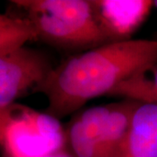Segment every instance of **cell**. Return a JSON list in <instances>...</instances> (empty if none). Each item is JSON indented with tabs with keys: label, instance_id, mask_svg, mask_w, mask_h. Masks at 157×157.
<instances>
[{
	"label": "cell",
	"instance_id": "cell-1",
	"mask_svg": "<svg viewBox=\"0 0 157 157\" xmlns=\"http://www.w3.org/2000/svg\"><path fill=\"white\" fill-rule=\"evenodd\" d=\"M154 64H157V40L111 42L62 61L34 93L46 97L45 113L59 120L92 99L108 95L125 79Z\"/></svg>",
	"mask_w": 157,
	"mask_h": 157
},
{
	"label": "cell",
	"instance_id": "cell-2",
	"mask_svg": "<svg viewBox=\"0 0 157 157\" xmlns=\"http://www.w3.org/2000/svg\"><path fill=\"white\" fill-rule=\"evenodd\" d=\"M33 24L38 39L67 50L92 49L109 43L96 20L91 1L14 0Z\"/></svg>",
	"mask_w": 157,
	"mask_h": 157
},
{
	"label": "cell",
	"instance_id": "cell-3",
	"mask_svg": "<svg viewBox=\"0 0 157 157\" xmlns=\"http://www.w3.org/2000/svg\"><path fill=\"white\" fill-rule=\"evenodd\" d=\"M59 119L16 104L0 111V144L8 157H42L65 147Z\"/></svg>",
	"mask_w": 157,
	"mask_h": 157
},
{
	"label": "cell",
	"instance_id": "cell-4",
	"mask_svg": "<svg viewBox=\"0 0 157 157\" xmlns=\"http://www.w3.org/2000/svg\"><path fill=\"white\" fill-rule=\"evenodd\" d=\"M54 67L45 53L26 46L0 55V111L45 81Z\"/></svg>",
	"mask_w": 157,
	"mask_h": 157
},
{
	"label": "cell",
	"instance_id": "cell-5",
	"mask_svg": "<svg viewBox=\"0 0 157 157\" xmlns=\"http://www.w3.org/2000/svg\"><path fill=\"white\" fill-rule=\"evenodd\" d=\"M91 4L100 28L111 43L132 39L148 16L154 1L95 0Z\"/></svg>",
	"mask_w": 157,
	"mask_h": 157
},
{
	"label": "cell",
	"instance_id": "cell-6",
	"mask_svg": "<svg viewBox=\"0 0 157 157\" xmlns=\"http://www.w3.org/2000/svg\"><path fill=\"white\" fill-rule=\"evenodd\" d=\"M121 157H157V104L135 109Z\"/></svg>",
	"mask_w": 157,
	"mask_h": 157
},
{
	"label": "cell",
	"instance_id": "cell-7",
	"mask_svg": "<svg viewBox=\"0 0 157 157\" xmlns=\"http://www.w3.org/2000/svg\"><path fill=\"white\" fill-rule=\"evenodd\" d=\"M140 102L124 99L109 104V112L100 140L101 157H121L133 114Z\"/></svg>",
	"mask_w": 157,
	"mask_h": 157
},
{
	"label": "cell",
	"instance_id": "cell-8",
	"mask_svg": "<svg viewBox=\"0 0 157 157\" xmlns=\"http://www.w3.org/2000/svg\"><path fill=\"white\" fill-rule=\"evenodd\" d=\"M140 103L157 104V64L143 68L125 79L108 94Z\"/></svg>",
	"mask_w": 157,
	"mask_h": 157
},
{
	"label": "cell",
	"instance_id": "cell-9",
	"mask_svg": "<svg viewBox=\"0 0 157 157\" xmlns=\"http://www.w3.org/2000/svg\"><path fill=\"white\" fill-rule=\"evenodd\" d=\"M35 39H38L37 33L26 17L0 13V55L22 47Z\"/></svg>",
	"mask_w": 157,
	"mask_h": 157
},
{
	"label": "cell",
	"instance_id": "cell-10",
	"mask_svg": "<svg viewBox=\"0 0 157 157\" xmlns=\"http://www.w3.org/2000/svg\"><path fill=\"white\" fill-rule=\"evenodd\" d=\"M66 134L67 142L69 143L74 156L101 157L99 146L86 132L78 115L72 120Z\"/></svg>",
	"mask_w": 157,
	"mask_h": 157
},
{
	"label": "cell",
	"instance_id": "cell-11",
	"mask_svg": "<svg viewBox=\"0 0 157 157\" xmlns=\"http://www.w3.org/2000/svg\"><path fill=\"white\" fill-rule=\"evenodd\" d=\"M42 157H75L72 153L68 152L65 147L59 149L54 152H52L50 154H47Z\"/></svg>",
	"mask_w": 157,
	"mask_h": 157
},
{
	"label": "cell",
	"instance_id": "cell-12",
	"mask_svg": "<svg viewBox=\"0 0 157 157\" xmlns=\"http://www.w3.org/2000/svg\"><path fill=\"white\" fill-rule=\"evenodd\" d=\"M154 6H155L157 8V0L156 1H154Z\"/></svg>",
	"mask_w": 157,
	"mask_h": 157
},
{
	"label": "cell",
	"instance_id": "cell-13",
	"mask_svg": "<svg viewBox=\"0 0 157 157\" xmlns=\"http://www.w3.org/2000/svg\"><path fill=\"white\" fill-rule=\"evenodd\" d=\"M2 157H8V156H6L5 154H3V155H2Z\"/></svg>",
	"mask_w": 157,
	"mask_h": 157
}]
</instances>
